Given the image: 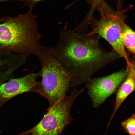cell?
<instances>
[{
	"instance_id": "6da1fadb",
	"label": "cell",
	"mask_w": 135,
	"mask_h": 135,
	"mask_svg": "<svg viewBox=\"0 0 135 135\" xmlns=\"http://www.w3.org/2000/svg\"><path fill=\"white\" fill-rule=\"evenodd\" d=\"M54 52L68 73L73 89L86 83L91 77L120 56L108 52L96 35L64 30Z\"/></svg>"
},
{
	"instance_id": "7a4b0ae2",
	"label": "cell",
	"mask_w": 135,
	"mask_h": 135,
	"mask_svg": "<svg viewBox=\"0 0 135 135\" xmlns=\"http://www.w3.org/2000/svg\"><path fill=\"white\" fill-rule=\"evenodd\" d=\"M34 6H30L26 14L15 17L4 18L0 24V44L26 58L39 56L41 36L38 28L36 16L32 13Z\"/></svg>"
},
{
	"instance_id": "3957f363",
	"label": "cell",
	"mask_w": 135,
	"mask_h": 135,
	"mask_svg": "<svg viewBox=\"0 0 135 135\" xmlns=\"http://www.w3.org/2000/svg\"><path fill=\"white\" fill-rule=\"evenodd\" d=\"M38 57L42 67L40 94L47 99L50 107L66 95L71 88L70 79L53 47L41 46Z\"/></svg>"
},
{
	"instance_id": "277c9868",
	"label": "cell",
	"mask_w": 135,
	"mask_h": 135,
	"mask_svg": "<svg viewBox=\"0 0 135 135\" xmlns=\"http://www.w3.org/2000/svg\"><path fill=\"white\" fill-rule=\"evenodd\" d=\"M73 89L70 95H66L49 107L47 113L36 126L22 133V135H59L73 121L71 109L76 98L84 91Z\"/></svg>"
},
{
	"instance_id": "5b68a950",
	"label": "cell",
	"mask_w": 135,
	"mask_h": 135,
	"mask_svg": "<svg viewBox=\"0 0 135 135\" xmlns=\"http://www.w3.org/2000/svg\"><path fill=\"white\" fill-rule=\"evenodd\" d=\"M96 10L99 12L100 18L92 20V29L88 34L97 35L106 40L114 51L128 62L130 59L122 36L125 24L122 16L119 12L114 11L104 0L99 4Z\"/></svg>"
},
{
	"instance_id": "8992f818",
	"label": "cell",
	"mask_w": 135,
	"mask_h": 135,
	"mask_svg": "<svg viewBox=\"0 0 135 135\" xmlns=\"http://www.w3.org/2000/svg\"><path fill=\"white\" fill-rule=\"evenodd\" d=\"M128 74L127 70L118 71L109 75L90 78L86 83L88 94L93 107H99L116 90Z\"/></svg>"
},
{
	"instance_id": "52a82bcc",
	"label": "cell",
	"mask_w": 135,
	"mask_h": 135,
	"mask_svg": "<svg viewBox=\"0 0 135 135\" xmlns=\"http://www.w3.org/2000/svg\"><path fill=\"white\" fill-rule=\"evenodd\" d=\"M41 75L40 71H32L23 77L11 80L0 85V103L25 92L32 91L38 92L40 82L37 80Z\"/></svg>"
},
{
	"instance_id": "ba28073f",
	"label": "cell",
	"mask_w": 135,
	"mask_h": 135,
	"mask_svg": "<svg viewBox=\"0 0 135 135\" xmlns=\"http://www.w3.org/2000/svg\"><path fill=\"white\" fill-rule=\"evenodd\" d=\"M128 74L117 92L114 109L108 126V128L116 112L124 100L133 92L135 91V80L131 72L127 70Z\"/></svg>"
},
{
	"instance_id": "9c48e42d",
	"label": "cell",
	"mask_w": 135,
	"mask_h": 135,
	"mask_svg": "<svg viewBox=\"0 0 135 135\" xmlns=\"http://www.w3.org/2000/svg\"><path fill=\"white\" fill-rule=\"evenodd\" d=\"M122 36L125 47L135 54V32L125 24Z\"/></svg>"
},
{
	"instance_id": "30bf717a",
	"label": "cell",
	"mask_w": 135,
	"mask_h": 135,
	"mask_svg": "<svg viewBox=\"0 0 135 135\" xmlns=\"http://www.w3.org/2000/svg\"><path fill=\"white\" fill-rule=\"evenodd\" d=\"M121 125L125 131L130 135H135V114L121 122Z\"/></svg>"
},
{
	"instance_id": "8fae6325",
	"label": "cell",
	"mask_w": 135,
	"mask_h": 135,
	"mask_svg": "<svg viewBox=\"0 0 135 135\" xmlns=\"http://www.w3.org/2000/svg\"><path fill=\"white\" fill-rule=\"evenodd\" d=\"M127 70L132 74L135 80V60H132L127 63Z\"/></svg>"
},
{
	"instance_id": "7c38bea8",
	"label": "cell",
	"mask_w": 135,
	"mask_h": 135,
	"mask_svg": "<svg viewBox=\"0 0 135 135\" xmlns=\"http://www.w3.org/2000/svg\"><path fill=\"white\" fill-rule=\"evenodd\" d=\"M89 3L90 6V7L92 9H96L98 5L103 0H85Z\"/></svg>"
},
{
	"instance_id": "4fadbf2b",
	"label": "cell",
	"mask_w": 135,
	"mask_h": 135,
	"mask_svg": "<svg viewBox=\"0 0 135 135\" xmlns=\"http://www.w3.org/2000/svg\"><path fill=\"white\" fill-rule=\"evenodd\" d=\"M12 0L18 1L22 2L27 5H30V6L34 5L38 2L46 0Z\"/></svg>"
},
{
	"instance_id": "5bb4252c",
	"label": "cell",
	"mask_w": 135,
	"mask_h": 135,
	"mask_svg": "<svg viewBox=\"0 0 135 135\" xmlns=\"http://www.w3.org/2000/svg\"><path fill=\"white\" fill-rule=\"evenodd\" d=\"M3 21V18L0 19V22H2Z\"/></svg>"
},
{
	"instance_id": "9a60e30c",
	"label": "cell",
	"mask_w": 135,
	"mask_h": 135,
	"mask_svg": "<svg viewBox=\"0 0 135 135\" xmlns=\"http://www.w3.org/2000/svg\"><path fill=\"white\" fill-rule=\"evenodd\" d=\"M0 132H1V131L0 130Z\"/></svg>"
}]
</instances>
